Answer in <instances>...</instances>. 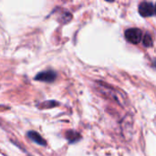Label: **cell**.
I'll return each mask as SVG.
<instances>
[{
    "label": "cell",
    "mask_w": 156,
    "mask_h": 156,
    "mask_svg": "<svg viewBox=\"0 0 156 156\" xmlns=\"http://www.w3.org/2000/svg\"><path fill=\"white\" fill-rule=\"evenodd\" d=\"M124 35H125V38L133 44H139L143 38L142 30L136 27L127 29Z\"/></svg>",
    "instance_id": "6da1fadb"
},
{
    "label": "cell",
    "mask_w": 156,
    "mask_h": 156,
    "mask_svg": "<svg viewBox=\"0 0 156 156\" xmlns=\"http://www.w3.org/2000/svg\"><path fill=\"white\" fill-rule=\"evenodd\" d=\"M139 13L144 17L153 16L155 13L154 4L150 2H144L139 5Z\"/></svg>",
    "instance_id": "7a4b0ae2"
},
{
    "label": "cell",
    "mask_w": 156,
    "mask_h": 156,
    "mask_svg": "<svg viewBox=\"0 0 156 156\" xmlns=\"http://www.w3.org/2000/svg\"><path fill=\"white\" fill-rule=\"evenodd\" d=\"M56 78H57L56 72H54L52 70H46V71H42V72L38 73L35 77V80H39V81H44V82L51 83V82H53L56 80Z\"/></svg>",
    "instance_id": "3957f363"
},
{
    "label": "cell",
    "mask_w": 156,
    "mask_h": 156,
    "mask_svg": "<svg viewBox=\"0 0 156 156\" xmlns=\"http://www.w3.org/2000/svg\"><path fill=\"white\" fill-rule=\"evenodd\" d=\"M27 137L33 141L34 143H36L38 145H41V146H46L47 145V142L41 137V135H39L37 132H34V131H30L27 133Z\"/></svg>",
    "instance_id": "277c9868"
},
{
    "label": "cell",
    "mask_w": 156,
    "mask_h": 156,
    "mask_svg": "<svg viewBox=\"0 0 156 156\" xmlns=\"http://www.w3.org/2000/svg\"><path fill=\"white\" fill-rule=\"evenodd\" d=\"M66 139L69 141V144H74L80 141L81 139V136L79 133H76L75 131H69L66 133Z\"/></svg>",
    "instance_id": "5b68a950"
},
{
    "label": "cell",
    "mask_w": 156,
    "mask_h": 156,
    "mask_svg": "<svg viewBox=\"0 0 156 156\" xmlns=\"http://www.w3.org/2000/svg\"><path fill=\"white\" fill-rule=\"evenodd\" d=\"M143 44H144V46L146 47V48H151V47H153V45H154V40H153L152 36H151L149 33H146L145 36L144 37V38H143Z\"/></svg>",
    "instance_id": "8992f818"
},
{
    "label": "cell",
    "mask_w": 156,
    "mask_h": 156,
    "mask_svg": "<svg viewBox=\"0 0 156 156\" xmlns=\"http://www.w3.org/2000/svg\"><path fill=\"white\" fill-rule=\"evenodd\" d=\"M106 1H108V2H113L114 0H106Z\"/></svg>",
    "instance_id": "52a82bcc"
}]
</instances>
